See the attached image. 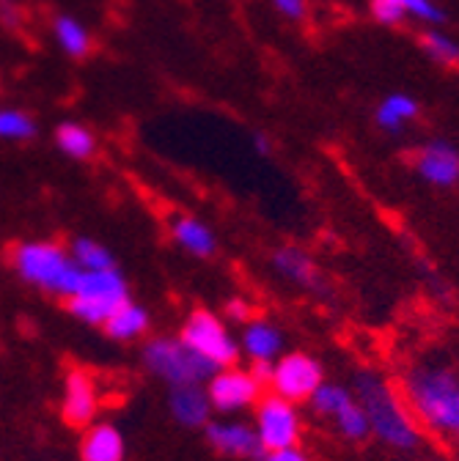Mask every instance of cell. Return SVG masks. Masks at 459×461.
Listing matches in <instances>:
<instances>
[{
    "mask_svg": "<svg viewBox=\"0 0 459 461\" xmlns=\"http://www.w3.org/2000/svg\"><path fill=\"white\" fill-rule=\"evenodd\" d=\"M401 395L416 423L459 445V371L440 360L413 363L401 376Z\"/></svg>",
    "mask_w": 459,
    "mask_h": 461,
    "instance_id": "6da1fadb",
    "label": "cell"
},
{
    "mask_svg": "<svg viewBox=\"0 0 459 461\" xmlns=\"http://www.w3.org/2000/svg\"><path fill=\"white\" fill-rule=\"evenodd\" d=\"M353 393L366 412L372 437L380 445L396 453H413L421 447V426L416 423L405 395L380 371L361 368L353 379Z\"/></svg>",
    "mask_w": 459,
    "mask_h": 461,
    "instance_id": "7a4b0ae2",
    "label": "cell"
},
{
    "mask_svg": "<svg viewBox=\"0 0 459 461\" xmlns=\"http://www.w3.org/2000/svg\"><path fill=\"white\" fill-rule=\"evenodd\" d=\"M9 267L31 288L69 300L83 277V269L72 261L69 248L52 240H23L9 248Z\"/></svg>",
    "mask_w": 459,
    "mask_h": 461,
    "instance_id": "3957f363",
    "label": "cell"
},
{
    "mask_svg": "<svg viewBox=\"0 0 459 461\" xmlns=\"http://www.w3.org/2000/svg\"><path fill=\"white\" fill-rule=\"evenodd\" d=\"M141 360L151 376L165 382L168 387H185V384H207L220 368L209 360L196 355L188 343L168 335L149 338L141 349Z\"/></svg>",
    "mask_w": 459,
    "mask_h": 461,
    "instance_id": "277c9868",
    "label": "cell"
},
{
    "mask_svg": "<svg viewBox=\"0 0 459 461\" xmlns=\"http://www.w3.org/2000/svg\"><path fill=\"white\" fill-rule=\"evenodd\" d=\"M130 297V283L119 267L99 269V272H83L75 294L67 303L69 316L88 327H102L122 305H127Z\"/></svg>",
    "mask_w": 459,
    "mask_h": 461,
    "instance_id": "5b68a950",
    "label": "cell"
},
{
    "mask_svg": "<svg viewBox=\"0 0 459 461\" xmlns=\"http://www.w3.org/2000/svg\"><path fill=\"white\" fill-rule=\"evenodd\" d=\"M179 340L188 343L196 355L209 360L215 368L237 366L240 360V340L228 330L225 319L207 308H193L179 327Z\"/></svg>",
    "mask_w": 459,
    "mask_h": 461,
    "instance_id": "8992f818",
    "label": "cell"
},
{
    "mask_svg": "<svg viewBox=\"0 0 459 461\" xmlns=\"http://www.w3.org/2000/svg\"><path fill=\"white\" fill-rule=\"evenodd\" d=\"M306 403L319 420H327L335 429V434L341 439L358 445V442H366L372 437L366 412L358 403L353 387L338 384V382H322Z\"/></svg>",
    "mask_w": 459,
    "mask_h": 461,
    "instance_id": "52a82bcc",
    "label": "cell"
},
{
    "mask_svg": "<svg viewBox=\"0 0 459 461\" xmlns=\"http://www.w3.org/2000/svg\"><path fill=\"white\" fill-rule=\"evenodd\" d=\"M253 429H256V437H259L264 453L300 445L303 418H300L298 403L286 401L275 393L262 395L256 403V412H253Z\"/></svg>",
    "mask_w": 459,
    "mask_h": 461,
    "instance_id": "ba28073f",
    "label": "cell"
},
{
    "mask_svg": "<svg viewBox=\"0 0 459 461\" xmlns=\"http://www.w3.org/2000/svg\"><path fill=\"white\" fill-rule=\"evenodd\" d=\"M322 382H325V368L308 352H283L272 363L270 390L292 403H306Z\"/></svg>",
    "mask_w": 459,
    "mask_h": 461,
    "instance_id": "9c48e42d",
    "label": "cell"
},
{
    "mask_svg": "<svg viewBox=\"0 0 459 461\" xmlns=\"http://www.w3.org/2000/svg\"><path fill=\"white\" fill-rule=\"evenodd\" d=\"M207 398L212 412L220 415H237L243 410H251L259 403V398L264 395V384L253 376L251 368H240V366H228L220 368L207 384Z\"/></svg>",
    "mask_w": 459,
    "mask_h": 461,
    "instance_id": "30bf717a",
    "label": "cell"
},
{
    "mask_svg": "<svg viewBox=\"0 0 459 461\" xmlns=\"http://www.w3.org/2000/svg\"><path fill=\"white\" fill-rule=\"evenodd\" d=\"M413 173L435 190H451L459 185V149L451 140L435 138L416 149Z\"/></svg>",
    "mask_w": 459,
    "mask_h": 461,
    "instance_id": "8fae6325",
    "label": "cell"
},
{
    "mask_svg": "<svg viewBox=\"0 0 459 461\" xmlns=\"http://www.w3.org/2000/svg\"><path fill=\"white\" fill-rule=\"evenodd\" d=\"M99 412V387L91 371L69 368L64 376V395H61V420L69 429H88Z\"/></svg>",
    "mask_w": 459,
    "mask_h": 461,
    "instance_id": "7c38bea8",
    "label": "cell"
},
{
    "mask_svg": "<svg viewBox=\"0 0 459 461\" xmlns=\"http://www.w3.org/2000/svg\"><path fill=\"white\" fill-rule=\"evenodd\" d=\"M270 267L278 277L295 283L303 292L314 294V297H327L330 285L319 269V264L314 261V256L298 245H280L270 253Z\"/></svg>",
    "mask_w": 459,
    "mask_h": 461,
    "instance_id": "4fadbf2b",
    "label": "cell"
},
{
    "mask_svg": "<svg viewBox=\"0 0 459 461\" xmlns=\"http://www.w3.org/2000/svg\"><path fill=\"white\" fill-rule=\"evenodd\" d=\"M207 445L228 458H253L262 461L264 447L256 437V429L243 420H209L204 426Z\"/></svg>",
    "mask_w": 459,
    "mask_h": 461,
    "instance_id": "5bb4252c",
    "label": "cell"
},
{
    "mask_svg": "<svg viewBox=\"0 0 459 461\" xmlns=\"http://www.w3.org/2000/svg\"><path fill=\"white\" fill-rule=\"evenodd\" d=\"M168 234L174 240L177 248H182L188 256L209 261L217 256V237L215 230L196 214H185V212H170L168 220Z\"/></svg>",
    "mask_w": 459,
    "mask_h": 461,
    "instance_id": "9a60e30c",
    "label": "cell"
},
{
    "mask_svg": "<svg viewBox=\"0 0 459 461\" xmlns=\"http://www.w3.org/2000/svg\"><path fill=\"white\" fill-rule=\"evenodd\" d=\"M283 330L270 321V319H251L243 324V338H240V352L251 363H275L283 355Z\"/></svg>",
    "mask_w": 459,
    "mask_h": 461,
    "instance_id": "2e32d148",
    "label": "cell"
},
{
    "mask_svg": "<svg viewBox=\"0 0 459 461\" xmlns=\"http://www.w3.org/2000/svg\"><path fill=\"white\" fill-rule=\"evenodd\" d=\"M80 461H127V439L107 420H94L80 437Z\"/></svg>",
    "mask_w": 459,
    "mask_h": 461,
    "instance_id": "e0dca14e",
    "label": "cell"
},
{
    "mask_svg": "<svg viewBox=\"0 0 459 461\" xmlns=\"http://www.w3.org/2000/svg\"><path fill=\"white\" fill-rule=\"evenodd\" d=\"M168 410H170V418L185 429H204L212 420V407H209L204 384L170 387Z\"/></svg>",
    "mask_w": 459,
    "mask_h": 461,
    "instance_id": "ac0fdd59",
    "label": "cell"
},
{
    "mask_svg": "<svg viewBox=\"0 0 459 461\" xmlns=\"http://www.w3.org/2000/svg\"><path fill=\"white\" fill-rule=\"evenodd\" d=\"M421 115V102L408 91L385 94L374 107V124L388 135H401Z\"/></svg>",
    "mask_w": 459,
    "mask_h": 461,
    "instance_id": "d6986e66",
    "label": "cell"
},
{
    "mask_svg": "<svg viewBox=\"0 0 459 461\" xmlns=\"http://www.w3.org/2000/svg\"><path fill=\"white\" fill-rule=\"evenodd\" d=\"M52 143L72 162H88V159L96 157V149H99V140H96L94 130L88 124H83V122H75V119L55 124Z\"/></svg>",
    "mask_w": 459,
    "mask_h": 461,
    "instance_id": "ffe728a7",
    "label": "cell"
},
{
    "mask_svg": "<svg viewBox=\"0 0 459 461\" xmlns=\"http://www.w3.org/2000/svg\"><path fill=\"white\" fill-rule=\"evenodd\" d=\"M52 39L59 50L72 61H86L94 52V36L88 25L75 14H55L52 17Z\"/></svg>",
    "mask_w": 459,
    "mask_h": 461,
    "instance_id": "44dd1931",
    "label": "cell"
},
{
    "mask_svg": "<svg viewBox=\"0 0 459 461\" xmlns=\"http://www.w3.org/2000/svg\"><path fill=\"white\" fill-rule=\"evenodd\" d=\"M151 330V316L149 311L141 305V303H127L122 305L116 313H113L105 324H102V332L110 338V340H119V343H133L138 338H146Z\"/></svg>",
    "mask_w": 459,
    "mask_h": 461,
    "instance_id": "7402d4cb",
    "label": "cell"
},
{
    "mask_svg": "<svg viewBox=\"0 0 459 461\" xmlns=\"http://www.w3.org/2000/svg\"><path fill=\"white\" fill-rule=\"evenodd\" d=\"M39 135V122L14 104H0V143H28Z\"/></svg>",
    "mask_w": 459,
    "mask_h": 461,
    "instance_id": "603a6c76",
    "label": "cell"
},
{
    "mask_svg": "<svg viewBox=\"0 0 459 461\" xmlns=\"http://www.w3.org/2000/svg\"><path fill=\"white\" fill-rule=\"evenodd\" d=\"M69 256H72V261L83 272H99V269H113V267H116V258H113V253L102 242H96L91 237H75L69 242Z\"/></svg>",
    "mask_w": 459,
    "mask_h": 461,
    "instance_id": "cb8c5ba5",
    "label": "cell"
},
{
    "mask_svg": "<svg viewBox=\"0 0 459 461\" xmlns=\"http://www.w3.org/2000/svg\"><path fill=\"white\" fill-rule=\"evenodd\" d=\"M421 50L427 52V58H432L440 67H459V41L454 36H448L443 28H427L418 39Z\"/></svg>",
    "mask_w": 459,
    "mask_h": 461,
    "instance_id": "d4e9b609",
    "label": "cell"
},
{
    "mask_svg": "<svg viewBox=\"0 0 459 461\" xmlns=\"http://www.w3.org/2000/svg\"><path fill=\"white\" fill-rule=\"evenodd\" d=\"M369 14L382 28H399L410 20L399 0H369Z\"/></svg>",
    "mask_w": 459,
    "mask_h": 461,
    "instance_id": "484cf974",
    "label": "cell"
},
{
    "mask_svg": "<svg viewBox=\"0 0 459 461\" xmlns=\"http://www.w3.org/2000/svg\"><path fill=\"white\" fill-rule=\"evenodd\" d=\"M270 6L289 23H306L308 20V0H270Z\"/></svg>",
    "mask_w": 459,
    "mask_h": 461,
    "instance_id": "4316f807",
    "label": "cell"
},
{
    "mask_svg": "<svg viewBox=\"0 0 459 461\" xmlns=\"http://www.w3.org/2000/svg\"><path fill=\"white\" fill-rule=\"evenodd\" d=\"M223 313H225V321H232V324H248L253 316V305L245 300V297H232L225 305H223Z\"/></svg>",
    "mask_w": 459,
    "mask_h": 461,
    "instance_id": "83f0119b",
    "label": "cell"
},
{
    "mask_svg": "<svg viewBox=\"0 0 459 461\" xmlns=\"http://www.w3.org/2000/svg\"><path fill=\"white\" fill-rule=\"evenodd\" d=\"M0 25L4 28H20L23 25L20 0H0Z\"/></svg>",
    "mask_w": 459,
    "mask_h": 461,
    "instance_id": "f1b7e54d",
    "label": "cell"
},
{
    "mask_svg": "<svg viewBox=\"0 0 459 461\" xmlns=\"http://www.w3.org/2000/svg\"><path fill=\"white\" fill-rule=\"evenodd\" d=\"M262 461H311V458L300 445H292V447H280V450H267L262 456Z\"/></svg>",
    "mask_w": 459,
    "mask_h": 461,
    "instance_id": "f546056e",
    "label": "cell"
},
{
    "mask_svg": "<svg viewBox=\"0 0 459 461\" xmlns=\"http://www.w3.org/2000/svg\"><path fill=\"white\" fill-rule=\"evenodd\" d=\"M253 149L262 154V157H270L272 154V140L267 132H253Z\"/></svg>",
    "mask_w": 459,
    "mask_h": 461,
    "instance_id": "4dcf8cb0",
    "label": "cell"
}]
</instances>
